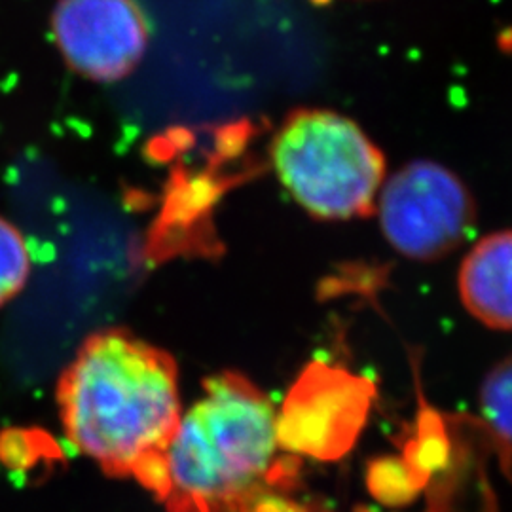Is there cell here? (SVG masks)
Segmentation results:
<instances>
[{
	"mask_svg": "<svg viewBox=\"0 0 512 512\" xmlns=\"http://www.w3.org/2000/svg\"><path fill=\"white\" fill-rule=\"evenodd\" d=\"M52 35L74 73L109 84L143 61L150 25L135 0H59Z\"/></svg>",
	"mask_w": 512,
	"mask_h": 512,
	"instance_id": "6",
	"label": "cell"
},
{
	"mask_svg": "<svg viewBox=\"0 0 512 512\" xmlns=\"http://www.w3.org/2000/svg\"><path fill=\"white\" fill-rule=\"evenodd\" d=\"M277 179L310 215L363 219L376 213L385 183V156L348 116L296 109L272 141Z\"/></svg>",
	"mask_w": 512,
	"mask_h": 512,
	"instance_id": "3",
	"label": "cell"
},
{
	"mask_svg": "<svg viewBox=\"0 0 512 512\" xmlns=\"http://www.w3.org/2000/svg\"><path fill=\"white\" fill-rule=\"evenodd\" d=\"M376 211L389 245L412 260L452 255L473 234L476 203L467 184L437 162H412L385 181Z\"/></svg>",
	"mask_w": 512,
	"mask_h": 512,
	"instance_id": "4",
	"label": "cell"
},
{
	"mask_svg": "<svg viewBox=\"0 0 512 512\" xmlns=\"http://www.w3.org/2000/svg\"><path fill=\"white\" fill-rule=\"evenodd\" d=\"M311 2H317V4H329L332 0H311Z\"/></svg>",
	"mask_w": 512,
	"mask_h": 512,
	"instance_id": "10",
	"label": "cell"
},
{
	"mask_svg": "<svg viewBox=\"0 0 512 512\" xmlns=\"http://www.w3.org/2000/svg\"><path fill=\"white\" fill-rule=\"evenodd\" d=\"M480 410L486 427L509 452L512 450V355L488 372L480 385Z\"/></svg>",
	"mask_w": 512,
	"mask_h": 512,
	"instance_id": "8",
	"label": "cell"
},
{
	"mask_svg": "<svg viewBox=\"0 0 512 512\" xmlns=\"http://www.w3.org/2000/svg\"><path fill=\"white\" fill-rule=\"evenodd\" d=\"M272 401L236 372L203 382L165 448L169 512H245L272 486L293 480L283 467Z\"/></svg>",
	"mask_w": 512,
	"mask_h": 512,
	"instance_id": "2",
	"label": "cell"
},
{
	"mask_svg": "<svg viewBox=\"0 0 512 512\" xmlns=\"http://www.w3.org/2000/svg\"><path fill=\"white\" fill-rule=\"evenodd\" d=\"M31 274V255L18 228L0 219V308L25 287Z\"/></svg>",
	"mask_w": 512,
	"mask_h": 512,
	"instance_id": "9",
	"label": "cell"
},
{
	"mask_svg": "<svg viewBox=\"0 0 512 512\" xmlns=\"http://www.w3.org/2000/svg\"><path fill=\"white\" fill-rule=\"evenodd\" d=\"M374 385L340 366L313 363L277 414L281 450L317 459L344 456L365 427Z\"/></svg>",
	"mask_w": 512,
	"mask_h": 512,
	"instance_id": "5",
	"label": "cell"
},
{
	"mask_svg": "<svg viewBox=\"0 0 512 512\" xmlns=\"http://www.w3.org/2000/svg\"><path fill=\"white\" fill-rule=\"evenodd\" d=\"M459 300L478 323L512 332V230L478 239L461 260Z\"/></svg>",
	"mask_w": 512,
	"mask_h": 512,
	"instance_id": "7",
	"label": "cell"
},
{
	"mask_svg": "<svg viewBox=\"0 0 512 512\" xmlns=\"http://www.w3.org/2000/svg\"><path fill=\"white\" fill-rule=\"evenodd\" d=\"M67 439L107 475L135 476L162 456L181 421L175 359L131 330L90 334L59 378Z\"/></svg>",
	"mask_w": 512,
	"mask_h": 512,
	"instance_id": "1",
	"label": "cell"
}]
</instances>
